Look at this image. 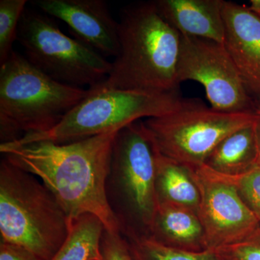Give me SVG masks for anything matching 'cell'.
Instances as JSON below:
<instances>
[{
  "instance_id": "cell-25",
  "label": "cell",
  "mask_w": 260,
  "mask_h": 260,
  "mask_svg": "<svg viewBox=\"0 0 260 260\" xmlns=\"http://www.w3.org/2000/svg\"><path fill=\"white\" fill-rule=\"evenodd\" d=\"M256 167H260V116L257 121V158H256Z\"/></svg>"
},
{
  "instance_id": "cell-20",
  "label": "cell",
  "mask_w": 260,
  "mask_h": 260,
  "mask_svg": "<svg viewBox=\"0 0 260 260\" xmlns=\"http://www.w3.org/2000/svg\"><path fill=\"white\" fill-rule=\"evenodd\" d=\"M215 173L237 189L243 201L260 221V167H254L239 175L228 176Z\"/></svg>"
},
{
  "instance_id": "cell-22",
  "label": "cell",
  "mask_w": 260,
  "mask_h": 260,
  "mask_svg": "<svg viewBox=\"0 0 260 260\" xmlns=\"http://www.w3.org/2000/svg\"><path fill=\"white\" fill-rule=\"evenodd\" d=\"M102 254V260H133L125 237L107 230L103 234Z\"/></svg>"
},
{
  "instance_id": "cell-17",
  "label": "cell",
  "mask_w": 260,
  "mask_h": 260,
  "mask_svg": "<svg viewBox=\"0 0 260 260\" xmlns=\"http://www.w3.org/2000/svg\"><path fill=\"white\" fill-rule=\"evenodd\" d=\"M105 226L91 214L70 222L64 242L50 260H102V241Z\"/></svg>"
},
{
  "instance_id": "cell-9",
  "label": "cell",
  "mask_w": 260,
  "mask_h": 260,
  "mask_svg": "<svg viewBox=\"0 0 260 260\" xmlns=\"http://www.w3.org/2000/svg\"><path fill=\"white\" fill-rule=\"evenodd\" d=\"M177 79L179 84L186 80L201 84L214 109L254 112L255 103L222 43L181 36Z\"/></svg>"
},
{
  "instance_id": "cell-7",
  "label": "cell",
  "mask_w": 260,
  "mask_h": 260,
  "mask_svg": "<svg viewBox=\"0 0 260 260\" xmlns=\"http://www.w3.org/2000/svg\"><path fill=\"white\" fill-rule=\"evenodd\" d=\"M258 118L255 112H221L194 99H185L174 112L148 118L143 124L159 153L194 169L204 165L228 135Z\"/></svg>"
},
{
  "instance_id": "cell-18",
  "label": "cell",
  "mask_w": 260,
  "mask_h": 260,
  "mask_svg": "<svg viewBox=\"0 0 260 260\" xmlns=\"http://www.w3.org/2000/svg\"><path fill=\"white\" fill-rule=\"evenodd\" d=\"M133 260H218L211 250L191 251L164 244L151 235L126 236Z\"/></svg>"
},
{
  "instance_id": "cell-5",
  "label": "cell",
  "mask_w": 260,
  "mask_h": 260,
  "mask_svg": "<svg viewBox=\"0 0 260 260\" xmlns=\"http://www.w3.org/2000/svg\"><path fill=\"white\" fill-rule=\"evenodd\" d=\"M90 93L52 129L25 135L18 144L47 140L63 144L121 129L143 118L158 117L174 112L185 99L174 91L155 92L89 88ZM13 143V142H12Z\"/></svg>"
},
{
  "instance_id": "cell-24",
  "label": "cell",
  "mask_w": 260,
  "mask_h": 260,
  "mask_svg": "<svg viewBox=\"0 0 260 260\" xmlns=\"http://www.w3.org/2000/svg\"><path fill=\"white\" fill-rule=\"evenodd\" d=\"M248 8L251 11L260 17V0H251Z\"/></svg>"
},
{
  "instance_id": "cell-19",
  "label": "cell",
  "mask_w": 260,
  "mask_h": 260,
  "mask_svg": "<svg viewBox=\"0 0 260 260\" xmlns=\"http://www.w3.org/2000/svg\"><path fill=\"white\" fill-rule=\"evenodd\" d=\"M26 4V0L0 1V64L13 51V44L18 39L19 24Z\"/></svg>"
},
{
  "instance_id": "cell-10",
  "label": "cell",
  "mask_w": 260,
  "mask_h": 260,
  "mask_svg": "<svg viewBox=\"0 0 260 260\" xmlns=\"http://www.w3.org/2000/svg\"><path fill=\"white\" fill-rule=\"evenodd\" d=\"M200 192L198 213L203 229V249L214 251L244 240L260 226L237 189L203 165L191 169Z\"/></svg>"
},
{
  "instance_id": "cell-11",
  "label": "cell",
  "mask_w": 260,
  "mask_h": 260,
  "mask_svg": "<svg viewBox=\"0 0 260 260\" xmlns=\"http://www.w3.org/2000/svg\"><path fill=\"white\" fill-rule=\"evenodd\" d=\"M44 14L64 22L75 39L103 56L120 51L118 22L103 0H34Z\"/></svg>"
},
{
  "instance_id": "cell-1",
  "label": "cell",
  "mask_w": 260,
  "mask_h": 260,
  "mask_svg": "<svg viewBox=\"0 0 260 260\" xmlns=\"http://www.w3.org/2000/svg\"><path fill=\"white\" fill-rule=\"evenodd\" d=\"M119 130L63 144L47 140L1 143L0 152L15 167L44 183L70 223L91 214L102 220L105 230L121 233L106 191L113 145Z\"/></svg>"
},
{
  "instance_id": "cell-13",
  "label": "cell",
  "mask_w": 260,
  "mask_h": 260,
  "mask_svg": "<svg viewBox=\"0 0 260 260\" xmlns=\"http://www.w3.org/2000/svg\"><path fill=\"white\" fill-rule=\"evenodd\" d=\"M159 14L181 36L222 43L224 0H156Z\"/></svg>"
},
{
  "instance_id": "cell-15",
  "label": "cell",
  "mask_w": 260,
  "mask_h": 260,
  "mask_svg": "<svg viewBox=\"0 0 260 260\" xmlns=\"http://www.w3.org/2000/svg\"><path fill=\"white\" fill-rule=\"evenodd\" d=\"M258 119L228 135L204 165L213 172L228 176L239 175L256 167Z\"/></svg>"
},
{
  "instance_id": "cell-26",
  "label": "cell",
  "mask_w": 260,
  "mask_h": 260,
  "mask_svg": "<svg viewBox=\"0 0 260 260\" xmlns=\"http://www.w3.org/2000/svg\"><path fill=\"white\" fill-rule=\"evenodd\" d=\"M254 112L258 116H260V102L255 103V107H254Z\"/></svg>"
},
{
  "instance_id": "cell-6",
  "label": "cell",
  "mask_w": 260,
  "mask_h": 260,
  "mask_svg": "<svg viewBox=\"0 0 260 260\" xmlns=\"http://www.w3.org/2000/svg\"><path fill=\"white\" fill-rule=\"evenodd\" d=\"M156 150L143 121L119 130L113 145L107 196L121 234L134 222L140 235H150L158 204L155 177Z\"/></svg>"
},
{
  "instance_id": "cell-4",
  "label": "cell",
  "mask_w": 260,
  "mask_h": 260,
  "mask_svg": "<svg viewBox=\"0 0 260 260\" xmlns=\"http://www.w3.org/2000/svg\"><path fill=\"white\" fill-rule=\"evenodd\" d=\"M70 220L55 197L39 178L0 162L1 241L50 260L68 235Z\"/></svg>"
},
{
  "instance_id": "cell-16",
  "label": "cell",
  "mask_w": 260,
  "mask_h": 260,
  "mask_svg": "<svg viewBox=\"0 0 260 260\" xmlns=\"http://www.w3.org/2000/svg\"><path fill=\"white\" fill-rule=\"evenodd\" d=\"M155 150V184L158 202L182 205L198 211L200 192L193 179L191 169L164 156L156 148Z\"/></svg>"
},
{
  "instance_id": "cell-21",
  "label": "cell",
  "mask_w": 260,
  "mask_h": 260,
  "mask_svg": "<svg viewBox=\"0 0 260 260\" xmlns=\"http://www.w3.org/2000/svg\"><path fill=\"white\" fill-rule=\"evenodd\" d=\"M213 251L218 260H260V226L244 240Z\"/></svg>"
},
{
  "instance_id": "cell-12",
  "label": "cell",
  "mask_w": 260,
  "mask_h": 260,
  "mask_svg": "<svg viewBox=\"0 0 260 260\" xmlns=\"http://www.w3.org/2000/svg\"><path fill=\"white\" fill-rule=\"evenodd\" d=\"M223 45L249 95L260 102V17L248 6L225 1Z\"/></svg>"
},
{
  "instance_id": "cell-14",
  "label": "cell",
  "mask_w": 260,
  "mask_h": 260,
  "mask_svg": "<svg viewBox=\"0 0 260 260\" xmlns=\"http://www.w3.org/2000/svg\"><path fill=\"white\" fill-rule=\"evenodd\" d=\"M150 235L175 247L191 251L203 249V229L194 210L158 202Z\"/></svg>"
},
{
  "instance_id": "cell-23",
  "label": "cell",
  "mask_w": 260,
  "mask_h": 260,
  "mask_svg": "<svg viewBox=\"0 0 260 260\" xmlns=\"http://www.w3.org/2000/svg\"><path fill=\"white\" fill-rule=\"evenodd\" d=\"M0 260H43L28 249L14 244L0 242Z\"/></svg>"
},
{
  "instance_id": "cell-3",
  "label": "cell",
  "mask_w": 260,
  "mask_h": 260,
  "mask_svg": "<svg viewBox=\"0 0 260 260\" xmlns=\"http://www.w3.org/2000/svg\"><path fill=\"white\" fill-rule=\"evenodd\" d=\"M89 93L52 79L13 50L0 64L1 143L49 131Z\"/></svg>"
},
{
  "instance_id": "cell-8",
  "label": "cell",
  "mask_w": 260,
  "mask_h": 260,
  "mask_svg": "<svg viewBox=\"0 0 260 260\" xmlns=\"http://www.w3.org/2000/svg\"><path fill=\"white\" fill-rule=\"evenodd\" d=\"M25 57L34 67L59 83L89 88L107 79L112 62L65 35L47 15L25 9L18 30Z\"/></svg>"
},
{
  "instance_id": "cell-2",
  "label": "cell",
  "mask_w": 260,
  "mask_h": 260,
  "mask_svg": "<svg viewBox=\"0 0 260 260\" xmlns=\"http://www.w3.org/2000/svg\"><path fill=\"white\" fill-rule=\"evenodd\" d=\"M118 34L120 51L101 86L143 91L179 90L181 36L159 14L155 1L124 8Z\"/></svg>"
}]
</instances>
